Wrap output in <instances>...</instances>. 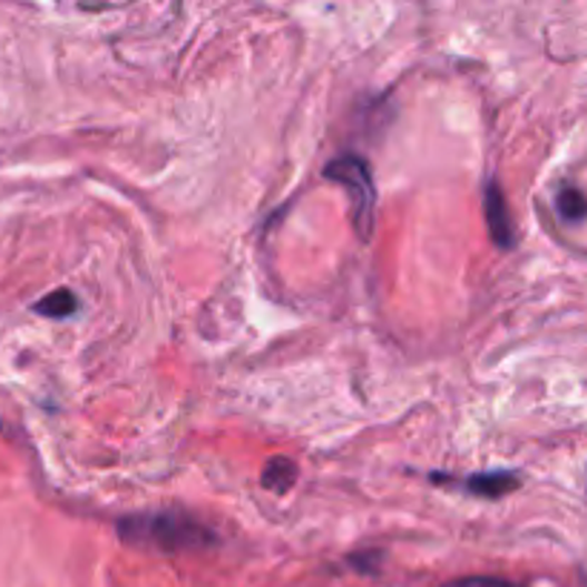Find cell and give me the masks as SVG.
<instances>
[{
  "mask_svg": "<svg viewBox=\"0 0 587 587\" xmlns=\"http://www.w3.org/2000/svg\"><path fill=\"white\" fill-rule=\"evenodd\" d=\"M450 587H516L505 579H490V576H473V579H461L453 581Z\"/></svg>",
  "mask_w": 587,
  "mask_h": 587,
  "instance_id": "8",
  "label": "cell"
},
{
  "mask_svg": "<svg viewBox=\"0 0 587 587\" xmlns=\"http://www.w3.org/2000/svg\"><path fill=\"white\" fill-rule=\"evenodd\" d=\"M556 209L565 221L570 224H579L587 218V195L576 187H561L556 195Z\"/></svg>",
  "mask_w": 587,
  "mask_h": 587,
  "instance_id": "7",
  "label": "cell"
},
{
  "mask_svg": "<svg viewBox=\"0 0 587 587\" xmlns=\"http://www.w3.org/2000/svg\"><path fill=\"white\" fill-rule=\"evenodd\" d=\"M519 488V476L505 473V470H490V473L470 476L468 490L476 496H485V499H501V496L513 493Z\"/></svg>",
  "mask_w": 587,
  "mask_h": 587,
  "instance_id": "4",
  "label": "cell"
},
{
  "mask_svg": "<svg viewBox=\"0 0 587 587\" xmlns=\"http://www.w3.org/2000/svg\"><path fill=\"white\" fill-rule=\"evenodd\" d=\"M324 175L339 180L341 187L348 189L350 200H353V218L355 227H359V235L361 238H370L375 215V184L373 175H370L368 160L359 158V155H341V158L330 160Z\"/></svg>",
  "mask_w": 587,
  "mask_h": 587,
  "instance_id": "2",
  "label": "cell"
},
{
  "mask_svg": "<svg viewBox=\"0 0 587 587\" xmlns=\"http://www.w3.org/2000/svg\"><path fill=\"white\" fill-rule=\"evenodd\" d=\"M485 218H488L490 238L496 241V247L501 250L513 247L516 244L513 218H510L508 198L501 193L499 180H488V187H485Z\"/></svg>",
  "mask_w": 587,
  "mask_h": 587,
  "instance_id": "3",
  "label": "cell"
},
{
  "mask_svg": "<svg viewBox=\"0 0 587 587\" xmlns=\"http://www.w3.org/2000/svg\"><path fill=\"white\" fill-rule=\"evenodd\" d=\"M75 310H78V299L72 290H55L35 304V313L47 315V319H67Z\"/></svg>",
  "mask_w": 587,
  "mask_h": 587,
  "instance_id": "6",
  "label": "cell"
},
{
  "mask_svg": "<svg viewBox=\"0 0 587 587\" xmlns=\"http://www.w3.org/2000/svg\"><path fill=\"white\" fill-rule=\"evenodd\" d=\"M120 539L138 548H153L160 554H180V550H204L215 545V534L184 510H158V513H138L118 521Z\"/></svg>",
  "mask_w": 587,
  "mask_h": 587,
  "instance_id": "1",
  "label": "cell"
},
{
  "mask_svg": "<svg viewBox=\"0 0 587 587\" xmlns=\"http://www.w3.org/2000/svg\"><path fill=\"white\" fill-rule=\"evenodd\" d=\"M295 476H299V468H295L293 461L284 459V456H275L261 470V485L273 490V493H287L295 485Z\"/></svg>",
  "mask_w": 587,
  "mask_h": 587,
  "instance_id": "5",
  "label": "cell"
}]
</instances>
